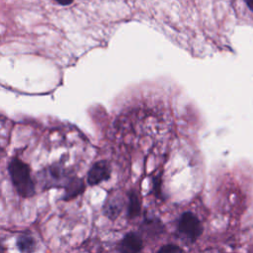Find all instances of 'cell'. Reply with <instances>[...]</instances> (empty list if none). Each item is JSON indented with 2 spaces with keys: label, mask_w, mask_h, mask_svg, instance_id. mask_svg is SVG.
<instances>
[{
  "label": "cell",
  "mask_w": 253,
  "mask_h": 253,
  "mask_svg": "<svg viewBox=\"0 0 253 253\" xmlns=\"http://www.w3.org/2000/svg\"><path fill=\"white\" fill-rule=\"evenodd\" d=\"M124 206L125 200L122 195L119 193H112L103 206V213L108 219L115 220L121 214Z\"/></svg>",
  "instance_id": "cell-6"
},
{
  "label": "cell",
  "mask_w": 253,
  "mask_h": 253,
  "mask_svg": "<svg viewBox=\"0 0 253 253\" xmlns=\"http://www.w3.org/2000/svg\"><path fill=\"white\" fill-rule=\"evenodd\" d=\"M85 190V183L81 178L73 176L72 179L68 182L64 188V195L62 196L63 200L74 199L77 196L81 195Z\"/></svg>",
  "instance_id": "cell-7"
},
{
  "label": "cell",
  "mask_w": 253,
  "mask_h": 253,
  "mask_svg": "<svg viewBox=\"0 0 253 253\" xmlns=\"http://www.w3.org/2000/svg\"><path fill=\"white\" fill-rule=\"evenodd\" d=\"M72 175L59 164H54L46 167L38 174L39 181L43 189L50 188H65L68 182L72 179Z\"/></svg>",
  "instance_id": "cell-2"
},
{
  "label": "cell",
  "mask_w": 253,
  "mask_h": 253,
  "mask_svg": "<svg viewBox=\"0 0 253 253\" xmlns=\"http://www.w3.org/2000/svg\"><path fill=\"white\" fill-rule=\"evenodd\" d=\"M112 168L108 161L101 160L92 165L87 174V183L90 186L98 185L111 177Z\"/></svg>",
  "instance_id": "cell-4"
},
{
  "label": "cell",
  "mask_w": 253,
  "mask_h": 253,
  "mask_svg": "<svg viewBox=\"0 0 253 253\" xmlns=\"http://www.w3.org/2000/svg\"><path fill=\"white\" fill-rule=\"evenodd\" d=\"M156 253H184L183 249L176 244H166L161 246Z\"/></svg>",
  "instance_id": "cell-10"
},
{
  "label": "cell",
  "mask_w": 253,
  "mask_h": 253,
  "mask_svg": "<svg viewBox=\"0 0 253 253\" xmlns=\"http://www.w3.org/2000/svg\"><path fill=\"white\" fill-rule=\"evenodd\" d=\"M245 3L247 5V7L253 12V0H245Z\"/></svg>",
  "instance_id": "cell-12"
},
{
  "label": "cell",
  "mask_w": 253,
  "mask_h": 253,
  "mask_svg": "<svg viewBox=\"0 0 253 253\" xmlns=\"http://www.w3.org/2000/svg\"><path fill=\"white\" fill-rule=\"evenodd\" d=\"M16 246L21 253H35L37 250V241L32 235L23 233L17 237Z\"/></svg>",
  "instance_id": "cell-9"
},
{
  "label": "cell",
  "mask_w": 253,
  "mask_h": 253,
  "mask_svg": "<svg viewBox=\"0 0 253 253\" xmlns=\"http://www.w3.org/2000/svg\"><path fill=\"white\" fill-rule=\"evenodd\" d=\"M8 172L14 188L22 198H31L36 194L35 182L31 176L30 166L21 159L14 157L8 164Z\"/></svg>",
  "instance_id": "cell-1"
},
{
  "label": "cell",
  "mask_w": 253,
  "mask_h": 253,
  "mask_svg": "<svg viewBox=\"0 0 253 253\" xmlns=\"http://www.w3.org/2000/svg\"><path fill=\"white\" fill-rule=\"evenodd\" d=\"M177 232L182 239L195 242L203 233V224L194 212L184 211L178 219Z\"/></svg>",
  "instance_id": "cell-3"
},
{
  "label": "cell",
  "mask_w": 253,
  "mask_h": 253,
  "mask_svg": "<svg viewBox=\"0 0 253 253\" xmlns=\"http://www.w3.org/2000/svg\"><path fill=\"white\" fill-rule=\"evenodd\" d=\"M55 2H57L58 4H60V5H69V4H71L72 2H73V0H54Z\"/></svg>",
  "instance_id": "cell-11"
},
{
  "label": "cell",
  "mask_w": 253,
  "mask_h": 253,
  "mask_svg": "<svg viewBox=\"0 0 253 253\" xmlns=\"http://www.w3.org/2000/svg\"><path fill=\"white\" fill-rule=\"evenodd\" d=\"M127 203H126V215L128 218H134L141 212V202L134 189L127 192Z\"/></svg>",
  "instance_id": "cell-8"
},
{
  "label": "cell",
  "mask_w": 253,
  "mask_h": 253,
  "mask_svg": "<svg viewBox=\"0 0 253 253\" xmlns=\"http://www.w3.org/2000/svg\"><path fill=\"white\" fill-rule=\"evenodd\" d=\"M143 248L141 236L134 231L126 233L118 244V253H139Z\"/></svg>",
  "instance_id": "cell-5"
}]
</instances>
